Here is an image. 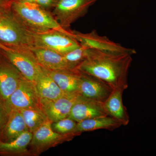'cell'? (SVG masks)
<instances>
[{
    "mask_svg": "<svg viewBox=\"0 0 156 156\" xmlns=\"http://www.w3.org/2000/svg\"><path fill=\"white\" fill-rule=\"evenodd\" d=\"M3 6H2V5H1V3H0V8H1V7H2Z\"/></svg>",
    "mask_w": 156,
    "mask_h": 156,
    "instance_id": "cell-29",
    "label": "cell"
},
{
    "mask_svg": "<svg viewBox=\"0 0 156 156\" xmlns=\"http://www.w3.org/2000/svg\"><path fill=\"white\" fill-rule=\"evenodd\" d=\"M129 53L105 52L89 48L87 58L77 67L81 72L94 76L113 89L128 88V76L132 63Z\"/></svg>",
    "mask_w": 156,
    "mask_h": 156,
    "instance_id": "cell-1",
    "label": "cell"
},
{
    "mask_svg": "<svg viewBox=\"0 0 156 156\" xmlns=\"http://www.w3.org/2000/svg\"><path fill=\"white\" fill-rule=\"evenodd\" d=\"M11 48L9 50H1L24 77L35 82L42 66L32 50L31 48Z\"/></svg>",
    "mask_w": 156,
    "mask_h": 156,
    "instance_id": "cell-8",
    "label": "cell"
},
{
    "mask_svg": "<svg viewBox=\"0 0 156 156\" xmlns=\"http://www.w3.org/2000/svg\"><path fill=\"white\" fill-rule=\"evenodd\" d=\"M34 33L23 25L11 6L0 8V43L12 48H32Z\"/></svg>",
    "mask_w": 156,
    "mask_h": 156,
    "instance_id": "cell-3",
    "label": "cell"
},
{
    "mask_svg": "<svg viewBox=\"0 0 156 156\" xmlns=\"http://www.w3.org/2000/svg\"><path fill=\"white\" fill-rule=\"evenodd\" d=\"M89 48L81 45L79 48L70 51L63 55L66 60L73 68L77 67L88 56Z\"/></svg>",
    "mask_w": 156,
    "mask_h": 156,
    "instance_id": "cell-22",
    "label": "cell"
},
{
    "mask_svg": "<svg viewBox=\"0 0 156 156\" xmlns=\"http://www.w3.org/2000/svg\"><path fill=\"white\" fill-rule=\"evenodd\" d=\"M113 90L98 78L81 72L79 92L82 97L104 102Z\"/></svg>",
    "mask_w": 156,
    "mask_h": 156,
    "instance_id": "cell-12",
    "label": "cell"
},
{
    "mask_svg": "<svg viewBox=\"0 0 156 156\" xmlns=\"http://www.w3.org/2000/svg\"><path fill=\"white\" fill-rule=\"evenodd\" d=\"M28 131L19 110H13L9 116L0 134V141L8 143L13 141L25 131Z\"/></svg>",
    "mask_w": 156,
    "mask_h": 156,
    "instance_id": "cell-16",
    "label": "cell"
},
{
    "mask_svg": "<svg viewBox=\"0 0 156 156\" xmlns=\"http://www.w3.org/2000/svg\"><path fill=\"white\" fill-rule=\"evenodd\" d=\"M32 136V133L26 131L11 142L0 141V156H31L28 147Z\"/></svg>",
    "mask_w": 156,
    "mask_h": 156,
    "instance_id": "cell-19",
    "label": "cell"
},
{
    "mask_svg": "<svg viewBox=\"0 0 156 156\" xmlns=\"http://www.w3.org/2000/svg\"><path fill=\"white\" fill-rule=\"evenodd\" d=\"M47 71L65 94H80L81 72L77 69Z\"/></svg>",
    "mask_w": 156,
    "mask_h": 156,
    "instance_id": "cell-14",
    "label": "cell"
},
{
    "mask_svg": "<svg viewBox=\"0 0 156 156\" xmlns=\"http://www.w3.org/2000/svg\"><path fill=\"white\" fill-rule=\"evenodd\" d=\"M23 77L0 49V99L5 101L18 87Z\"/></svg>",
    "mask_w": 156,
    "mask_h": 156,
    "instance_id": "cell-11",
    "label": "cell"
},
{
    "mask_svg": "<svg viewBox=\"0 0 156 156\" xmlns=\"http://www.w3.org/2000/svg\"><path fill=\"white\" fill-rule=\"evenodd\" d=\"M98 0H59L52 14L63 28L69 30L73 23L88 12Z\"/></svg>",
    "mask_w": 156,
    "mask_h": 156,
    "instance_id": "cell-5",
    "label": "cell"
},
{
    "mask_svg": "<svg viewBox=\"0 0 156 156\" xmlns=\"http://www.w3.org/2000/svg\"><path fill=\"white\" fill-rule=\"evenodd\" d=\"M80 94H65L55 99L41 98L40 107L52 122L67 118L73 106L80 97Z\"/></svg>",
    "mask_w": 156,
    "mask_h": 156,
    "instance_id": "cell-10",
    "label": "cell"
},
{
    "mask_svg": "<svg viewBox=\"0 0 156 156\" xmlns=\"http://www.w3.org/2000/svg\"><path fill=\"white\" fill-rule=\"evenodd\" d=\"M34 83L41 98L55 100L66 94L43 67Z\"/></svg>",
    "mask_w": 156,
    "mask_h": 156,
    "instance_id": "cell-18",
    "label": "cell"
},
{
    "mask_svg": "<svg viewBox=\"0 0 156 156\" xmlns=\"http://www.w3.org/2000/svg\"><path fill=\"white\" fill-rule=\"evenodd\" d=\"M52 122L48 120L33 133L29 150L31 156H37L50 148L72 140L79 135L76 133L62 134L52 129Z\"/></svg>",
    "mask_w": 156,
    "mask_h": 156,
    "instance_id": "cell-4",
    "label": "cell"
},
{
    "mask_svg": "<svg viewBox=\"0 0 156 156\" xmlns=\"http://www.w3.org/2000/svg\"><path fill=\"white\" fill-rule=\"evenodd\" d=\"M17 0H0L1 5L3 6H11L13 2Z\"/></svg>",
    "mask_w": 156,
    "mask_h": 156,
    "instance_id": "cell-26",
    "label": "cell"
},
{
    "mask_svg": "<svg viewBox=\"0 0 156 156\" xmlns=\"http://www.w3.org/2000/svg\"><path fill=\"white\" fill-rule=\"evenodd\" d=\"M77 122L69 117L64 118L53 122L51 124L53 131L62 134H72L76 133L75 129L76 127Z\"/></svg>",
    "mask_w": 156,
    "mask_h": 156,
    "instance_id": "cell-23",
    "label": "cell"
},
{
    "mask_svg": "<svg viewBox=\"0 0 156 156\" xmlns=\"http://www.w3.org/2000/svg\"><path fill=\"white\" fill-rule=\"evenodd\" d=\"M59 0H35V3L43 9L52 12Z\"/></svg>",
    "mask_w": 156,
    "mask_h": 156,
    "instance_id": "cell-24",
    "label": "cell"
},
{
    "mask_svg": "<svg viewBox=\"0 0 156 156\" xmlns=\"http://www.w3.org/2000/svg\"><path fill=\"white\" fill-rule=\"evenodd\" d=\"M39 64L48 70L73 69L66 60L63 55L47 48L34 47L31 48Z\"/></svg>",
    "mask_w": 156,
    "mask_h": 156,
    "instance_id": "cell-15",
    "label": "cell"
},
{
    "mask_svg": "<svg viewBox=\"0 0 156 156\" xmlns=\"http://www.w3.org/2000/svg\"><path fill=\"white\" fill-rule=\"evenodd\" d=\"M39 96L34 82L23 77L18 87L5 101V106L8 111L20 110L40 106Z\"/></svg>",
    "mask_w": 156,
    "mask_h": 156,
    "instance_id": "cell-6",
    "label": "cell"
},
{
    "mask_svg": "<svg viewBox=\"0 0 156 156\" xmlns=\"http://www.w3.org/2000/svg\"><path fill=\"white\" fill-rule=\"evenodd\" d=\"M124 91L122 89H113L104 104L109 115L119 121L122 126H126L129 124L130 118L123 102Z\"/></svg>",
    "mask_w": 156,
    "mask_h": 156,
    "instance_id": "cell-17",
    "label": "cell"
},
{
    "mask_svg": "<svg viewBox=\"0 0 156 156\" xmlns=\"http://www.w3.org/2000/svg\"><path fill=\"white\" fill-rule=\"evenodd\" d=\"M109 116L104 102L82 97L74 104L68 117L77 122L83 120Z\"/></svg>",
    "mask_w": 156,
    "mask_h": 156,
    "instance_id": "cell-13",
    "label": "cell"
},
{
    "mask_svg": "<svg viewBox=\"0 0 156 156\" xmlns=\"http://www.w3.org/2000/svg\"><path fill=\"white\" fill-rule=\"evenodd\" d=\"M75 38L80 44L90 49L115 53L136 54L135 49L126 48L110 40L106 36H101L95 30L87 33L73 30Z\"/></svg>",
    "mask_w": 156,
    "mask_h": 156,
    "instance_id": "cell-9",
    "label": "cell"
},
{
    "mask_svg": "<svg viewBox=\"0 0 156 156\" xmlns=\"http://www.w3.org/2000/svg\"><path fill=\"white\" fill-rule=\"evenodd\" d=\"M9 112L5 106L4 101L0 99V134L8 119Z\"/></svg>",
    "mask_w": 156,
    "mask_h": 156,
    "instance_id": "cell-25",
    "label": "cell"
},
{
    "mask_svg": "<svg viewBox=\"0 0 156 156\" xmlns=\"http://www.w3.org/2000/svg\"><path fill=\"white\" fill-rule=\"evenodd\" d=\"M11 8L23 25L34 33L57 30L74 37L73 30L63 28L52 12L43 9L36 3L16 1L11 4Z\"/></svg>",
    "mask_w": 156,
    "mask_h": 156,
    "instance_id": "cell-2",
    "label": "cell"
},
{
    "mask_svg": "<svg viewBox=\"0 0 156 156\" xmlns=\"http://www.w3.org/2000/svg\"><path fill=\"white\" fill-rule=\"evenodd\" d=\"M34 47L47 48L62 55L81 46L74 37L57 30L34 33Z\"/></svg>",
    "mask_w": 156,
    "mask_h": 156,
    "instance_id": "cell-7",
    "label": "cell"
},
{
    "mask_svg": "<svg viewBox=\"0 0 156 156\" xmlns=\"http://www.w3.org/2000/svg\"><path fill=\"white\" fill-rule=\"evenodd\" d=\"M122 126L120 122L110 116L83 120L77 123L75 132L80 135L83 132L106 129L113 131Z\"/></svg>",
    "mask_w": 156,
    "mask_h": 156,
    "instance_id": "cell-20",
    "label": "cell"
},
{
    "mask_svg": "<svg viewBox=\"0 0 156 156\" xmlns=\"http://www.w3.org/2000/svg\"><path fill=\"white\" fill-rule=\"evenodd\" d=\"M0 49H2V50H9L11 49V48H9V47H7V46H5L3 44H1L0 43Z\"/></svg>",
    "mask_w": 156,
    "mask_h": 156,
    "instance_id": "cell-27",
    "label": "cell"
},
{
    "mask_svg": "<svg viewBox=\"0 0 156 156\" xmlns=\"http://www.w3.org/2000/svg\"><path fill=\"white\" fill-rule=\"evenodd\" d=\"M17 1L22 2L35 3V0H17Z\"/></svg>",
    "mask_w": 156,
    "mask_h": 156,
    "instance_id": "cell-28",
    "label": "cell"
},
{
    "mask_svg": "<svg viewBox=\"0 0 156 156\" xmlns=\"http://www.w3.org/2000/svg\"><path fill=\"white\" fill-rule=\"evenodd\" d=\"M19 111L22 115L27 130L32 133L49 120L40 106L23 109Z\"/></svg>",
    "mask_w": 156,
    "mask_h": 156,
    "instance_id": "cell-21",
    "label": "cell"
}]
</instances>
